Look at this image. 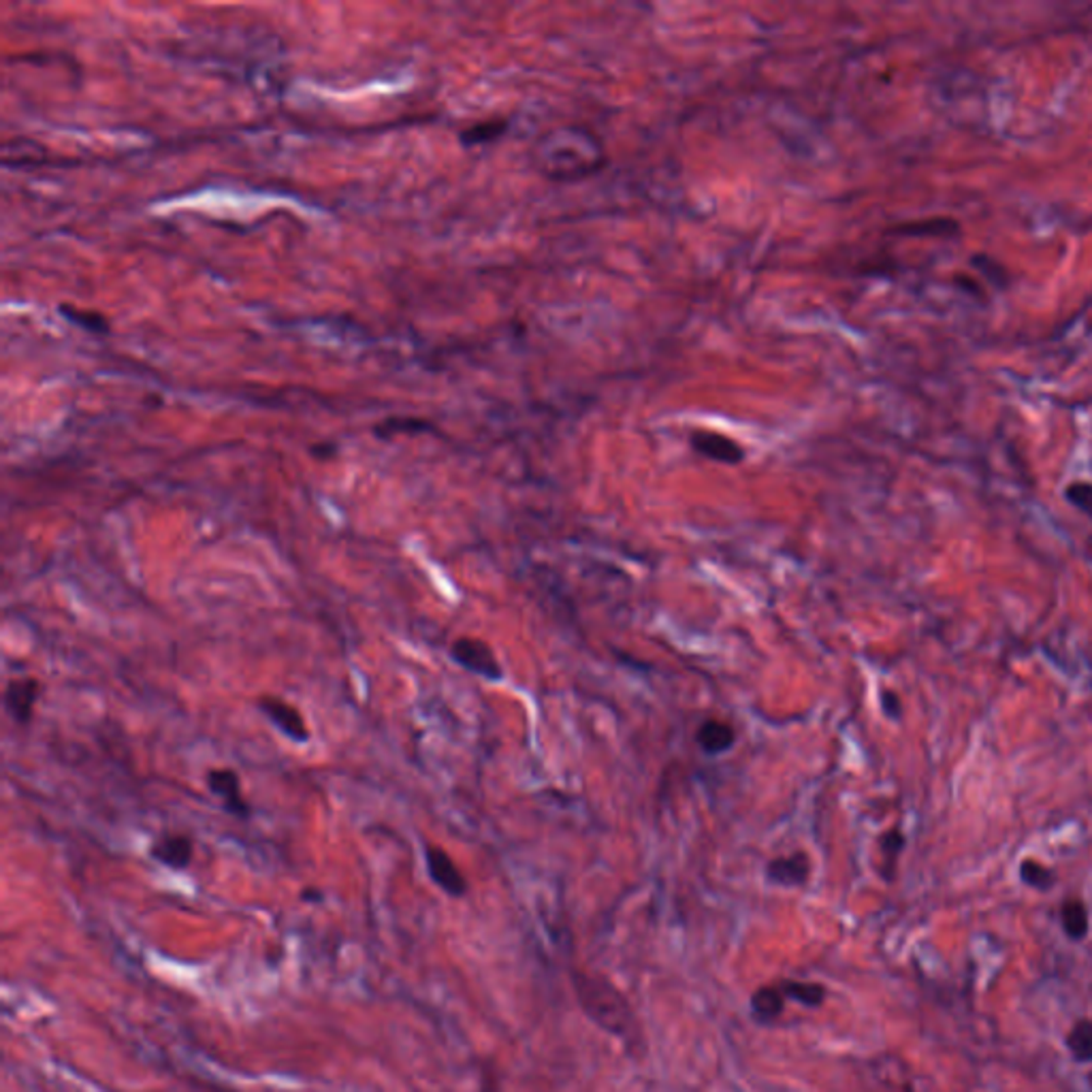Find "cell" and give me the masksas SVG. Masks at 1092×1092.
Returning a JSON list of instances; mask_svg holds the SVG:
<instances>
[{
    "label": "cell",
    "mask_w": 1092,
    "mask_h": 1092,
    "mask_svg": "<svg viewBox=\"0 0 1092 1092\" xmlns=\"http://www.w3.org/2000/svg\"><path fill=\"white\" fill-rule=\"evenodd\" d=\"M572 986L580 1007L593 1024L619 1037L630 1054H640L645 1050V1035L636 1012L630 1001L625 999V994L611 979L598 976V973L574 971Z\"/></svg>",
    "instance_id": "1"
},
{
    "label": "cell",
    "mask_w": 1092,
    "mask_h": 1092,
    "mask_svg": "<svg viewBox=\"0 0 1092 1092\" xmlns=\"http://www.w3.org/2000/svg\"><path fill=\"white\" fill-rule=\"evenodd\" d=\"M604 164V150L596 135L578 126L549 130L536 146V167L555 182H576Z\"/></svg>",
    "instance_id": "2"
},
{
    "label": "cell",
    "mask_w": 1092,
    "mask_h": 1092,
    "mask_svg": "<svg viewBox=\"0 0 1092 1092\" xmlns=\"http://www.w3.org/2000/svg\"><path fill=\"white\" fill-rule=\"evenodd\" d=\"M450 656L459 663L461 668L468 672L482 676L486 681H502L504 668L497 661L493 649L480 638L474 636H461L457 638L453 647H450Z\"/></svg>",
    "instance_id": "3"
},
{
    "label": "cell",
    "mask_w": 1092,
    "mask_h": 1092,
    "mask_svg": "<svg viewBox=\"0 0 1092 1092\" xmlns=\"http://www.w3.org/2000/svg\"><path fill=\"white\" fill-rule=\"evenodd\" d=\"M207 790L222 802L224 813L235 819H250L252 804L242 792V777L233 768H211L205 775Z\"/></svg>",
    "instance_id": "4"
},
{
    "label": "cell",
    "mask_w": 1092,
    "mask_h": 1092,
    "mask_svg": "<svg viewBox=\"0 0 1092 1092\" xmlns=\"http://www.w3.org/2000/svg\"><path fill=\"white\" fill-rule=\"evenodd\" d=\"M256 708L263 713L273 726H276L287 739L295 741V743H307L310 741V728H307V723L303 719V715L299 713V708L295 705L287 703V700H282L273 694H263L256 698Z\"/></svg>",
    "instance_id": "5"
},
{
    "label": "cell",
    "mask_w": 1092,
    "mask_h": 1092,
    "mask_svg": "<svg viewBox=\"0 0 1092 1092\" xmlns=\"http://www.w3.org/2000/svg\"><path fill=\"white\" fill-rule=\"evenodd\" d=\"M43 692V685L37 676H16L5 685L3 705L7 715L14 719L18 726H28L34 717V706H37Z\"/></svg>",
    "instance_id": "6"
},
{
    "label": "cell",
    "mask_w": 1092,
    "mask_h": 1092,
    "mask_svg": "<svg viewBox=\"0 0 1092 1092\" xmlns=\"http://www.w3.org/2000/svg\"><path fill=\"white\" fill-rule=\"evenodd\" d=\"M425 862H427V873H430L432 882L446 892L448 896L453 898H461L468 894V880L463 877V873L459 871V866L455 864V860L448 856V851H444L442 847L437 845H427L425 847Z\"/></svg>",
    "instance_id": "7"
},
{
    "label": "cell",
    "mask_w": 1092,
    "mask_h": 1092,
    "mask_svg": "<svg viewBox=\"0 0 1092 1092\" xmlns=\"http://www.w3.org/2000/svg\"><path fill=\"white\" fill-rule=\"evenodd\" d=\"M150 856L173 871H184L195 858V841L184 833H164L154 839Z\"/></svg>",
    "instance_id": "8"
},
{
    "label": "cell",
    "mask_w": 1092,
    "mask_h": 1092,
    "mask_svg": "<svg viewBox=\"0 0 1092 1092\" xmlns=\"http://www.w3.org/2000/svg\"><path fill=\"white\" fill-rule=\"evenodd\" d=\"M766 877L773 884L783 886V887L804 886L811 877V860L804 851L788 853V856H779V858L768 862Z\"/></svg>",
    "instance_id": "9"
},
{
    "label": "cell",
    "mask_w": 1092,
    "mask_h": 1092,
    "mask_svg": "<svg viewBox=\"0 0 1092 1092\" xmlns=\"http://www.w3.org/2000/svg\"><path fill=\"white\" fill-rule=\"evenodd\" d=\"M696 741L700 750L708 755H721L730 751L736 743V732L728 721L723 719H706L703 726L696 732Z\"/></svg>",
    "instance_id": "10"
},
{
    "label": "cell",
    "mask_w": 1092,
    "mask_h": 1092,
    "mask_svg": "<svg viewBox=\"0 0 1092 1092\" xmlns=\"http://www.w3.org/2000/svg\"><path fill=\"white\" fill-rule=\"evenodd\" d=\"M692 446L700 455H705L719 463H739L745 457V450L736 444L730 437H723L719 433L698 432L692 437Z\"/></svg>",
    "instance_id": "11"
},
{
    "label": "cell",
    "mask_w": 1092,
    "mask_h": 1092,
    "mask_svg": "<svg viewBox=\"0 0 1092 1092\" xmlns=\"http://www.w3.org/2000/svg\"><path fill=\"white\" fill-rule=\"evenodd\" d=\"M1061 924L1065 934L1071 941H1082L1090 933V913L1086 903L1079 896H1069L1061 905Z\"/></svg>",
    "instance_id": "12"
},
{
    "label": "cell",
    "mask_w": 1092,
    "mask_h": 1092,
    "mask_svg": "<svg viewBox=\"0 0 1092 1092\" xmlns=\"http://www.w3.org/2000/svg\"><path fill=\"white\" fill-rule=\"evenodd\" d=\"M788 996L777 986H764L757 988L751 996V1014L759 1024H770L783 1014V1005H786Z\"/></svg>",
    "instance_id": "13"
},
{
    "label": "cell",
    "mask_w": 1092,
    "mask_h": 1092,
    "mask_svg": "<svg viewBox=\"0 0 1092 1092\" xmlns=\"http://www.w3.org/2000/svg\"><path fill=\"white\" fill-rule=\"evenodd\" d=\"M1065 1046L1077 1063H1092V1020L1082 1018L1069 1028Z\"/></svg>",
    "instance_id": "14"
},
{
    "label": "cell",
    "mask_w": 1092,
    "mask_h": 1092,
    "mask_svg": "<svg viewBox=\"0 0 1092 1092\" xmlns=\"http://www.w3.org/2000/svg\"><path fill=\"white\" fill-rule=\"evenodd\" d=\"M777 986L783 990L788 999L798 1001L804 1007H819L826 1001V988L822 983L811 981H796V979H781Z\"/></svg>",
    "instance_id": "15"
},
{
    "label": "cell",
    "mask_w": 1092,
    "mask_h": 1092,
    "mask_svg": "<svg viewBox=\"0 0 1092 1092\" xmlns=\"http://www.w3.org/2000/svg\"><path fill=\"white\" fill-rule=\"evenodd\" d=\"M1020 880L1023 884H1026L1032 889H1041V892H1048L1059 882V877L1050 869L1048 864H1043L1035 858H1024L1020 862V869H1018Z\"/></svg>",
    "instance_id": "16"
},
{
    "label": "cell",
    "mask_w": 1092,
    "mask_h": 1092,
    "mask_svg": "<svg viewBox=\"0 0 1092 1092\" xmlns=\"http://www.w3.org/2000/svg\"><path fill=\"white\" fill-rule=\"evenodd\" d=\"M905 849V835L900 833L898 828L887 830V833L882 835L880 839V851H882V862H884V877L886 882H892L894 880V871H896V862L900 858V853Z\"/></svg>",
    "instance_id": "17"
},
{
    "label": "cell",
    "mask_w": 1092,
    "mask_h": 1092,
    "mask_svg": "<svg viewBox=\"0 0 1092 1092\" xmlns=\"http://www.w3.org/2000/svg\"><path fill=\"white\" fill-rule=\"evenodd\" d=\"M898 233H905V235H933V237H954L960 233V224L954 218H931V220H922V222H913L907 224V227H900Z\"/></svg>",
    "instance_id": "18"
},
{
    "label": "cell",
    "mask_w": 1092,
    "mask_h": 1092,
    "mask_svg": "<svg viewBox=\"0 0 1092 1092\" xmlns=\"http://www.w3.org/2000/svg\"><path fill=\"white\" fill-rule=\"evenodd\" d=\"M1065 500L1073 508H1077L1079 513H1084L1088 519H1092V482L1088 480L1069 482L1065 489Z\"/></svg>",
    "instance_id": "19"
},
{
    "label": "cell",
    "mask_w": 1092,
    "mask_h": 1092,
    "mask_svg": "<svg viewBox=\"0 0 1092 1092\" xmlns=\"http://www.w3.org/2000/svg\"><path fill=\"white\" fill-rule=\"evenodd\" d=\"M971 265L976 267L978 271H981L983 276H986L994 284V287H1005V284H1007V269L999 263V260H994L992 256L976 254L971 258Z\"/></svg>",
    "instance_id": "20"
},
{
    "label": "cell",
    "mask_w": 1092,
    "mask_h": 1092,
    "mask_svg": "<svg viewBox=\"0 0 1092 1092\" xmlns=\"http://www.w3.org/2000/svg\"><path fill=\"white\" fill-rule=\"evenodd\" d=\"M427 430V423L423 421H412V419H390L383 425L376 427V433L380 437H390L399 432H423Z\"/></svg>",
    "instance_id": "21"
},
{
    "label": "cell",
    "mask_w": 1092,
    "mask_h": 1092,
    "mask_svg": "<svg viewBox=\"0 0 1092 1092\" xmlns=\"http://www.w3.org/2000/svg\"><path fill=\"white\" fill-rule=\"evenodd\" d=\"M63 314L73 320V323H77L79 327H86V329H92V331H105L107 329L105 318L99 316V314H81V312L73 310V307H68V305H63Z\"/></svg>",
    "instance_id": "22"
},
{
    "label": "cell",
    "mask_w": 1092,
    "mask_h": 1092,
    "mask_svg": "<svg viewBox=\"0 0 1092 1092\" xmlns=\"http://www.w3.org/2000/svg\"><path fill=\"white\" fill-rule=\"evenodd\" d=\"M880 703H882V710L884 715L889 719H900L903 717V700L900 696L892 690H884L880 696Z\"/></svg>",
    "instance_id": "23"
},
{
    "label": "cell",
    "mask_w": 1092,
    "mask_h": 1092,
    "mask_svg": "<svg viewBox=\"0 0 1092 1092\" xmlns=\"http://www.w3.org/2000/svg\"><path fill=\"white\" fill-rule=\"evenodd\" d=\"M500 130H502V126H497V124H478V126H474V128H470V130H466V133H463V141H468V144H477V141L489 139L486 135H495V133H500Z\"/></svg>",
    "instance_id": "24"
},
{
    "label": "cell",
    "mask_w": 1092,
    "mask_h": 1092,
    "mask_svg": "<svg viewBox=\"0 0 1092 1092\" xmlns=\"http://www.w3.org/2000/svg\"><path fill=\"white\" fill-rule=\"evenodd\" d=\"M310 453H312V457H316L318 461H329V459H334V457H336L338 448H336V444H325V442H323V444H314V446L310 448Z\"/></svg>",
    "instance_id": "25"
},
{
    "label": "cell",
    "mask_w": 1092,
    "mask_h": 1092,
    "mask_svg": "<svg viewBox=\"0 0 1092 1092\" xmlns=\"http://www.w3.org/2000/svg\"><path fill=\"white\" fill-rule=\"evenodd\" d=\"M954 282L958 284V287H965L967 293L976 295V296H981V287H979V284H978L976 280H973V278H969V276H956Z\"/></svg>",
    "instance_id": "26"
},
{
    "label": "cell",
    "mask_w": 1092,
    "mask_h": 1092,
    "mask_svg": "<svg viewBox=\"0 0 1092 1092\" xmlns=\"http://www.w3.org/2000/svg\"><path fill=\"white\" fill-rule=\"evenodd\" d=\"M301 898H303V900H310V903H318V900H323V892H320V889L307 887V889H303V892H301Z\"/></svg>",
    "instance_id": "27"
},
{
    "label": "cell",
    "mask_w": 1092,
    "mask_h": 1092,
    "mask_svg": "<svg viewBox=\"0 0 1092 1092\" xmlns=\"http://www.w3.org/2000/svg\"><path fill=\"white\" fill-rule=\"evenodd\" d=\"M1088 1084H1090V1086H1092V1071H1090V1073H1088Z\"/></svg>",
    "instance_id": "28"
}]
</instances>
